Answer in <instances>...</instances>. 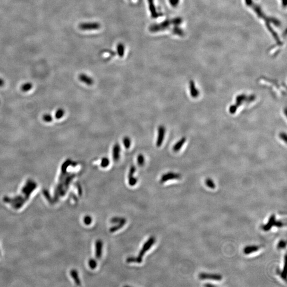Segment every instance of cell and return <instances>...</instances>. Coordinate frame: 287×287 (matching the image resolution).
<instances>
[{"mask_svg":"<svg viewBox=\"0 0 287 287\" xmlns=\"http://www.w3.org/2000/svg\"><path fill=\"white\" fill-rule=\"evenodd\" d=\"M155 242V238L153 237L149 238L146 242L144 244L142 249L140 250L138 256L136 257H129L127 259L128 263H140L142 262L143 258L144 255L145 254L146 252H148L149 248L153 246V245Z\"/></svg>","mask_w":287,"mask_h":287,"instance_id":"cell-1","label":"cell"},{"mask_svg":"<svg viewBox=\"0 0 287 287\" xmlns=\"http://www.w3.org/2000/svg\"><path fill=\"white\" fill-rule=\"evenodd\" d=\"M172 24H174L172 20H166L159 24H152L149 27V30L150 32H152V33L166 30V29L169 28L170 26V25Z\"/></svg>","mask_w":287,"mask_h":287,"instance_id":"cell-2","label":"cell"},{"mask_svg":"<svg viewBox=\"0 0 287 287\" xmlns=\"http://www.w3.org/2000/svg\"><path fill=\"white\" fill-rule=\"evenodd\" d=\"M166 129L165 127L162 125L160 126L157 130V142H156L157 147L160 148L161 146L162 145L165 135H166Z\"/></svg>","mask_w":287,"mask_h":287,"instance_id":"cell-3","label":"cell"},{"mask_svg":"<svg viewBox=\"0 0 287 287\" xmlns=\"http://www.w3.org/2000/svg\"><path fill=\"white\" fill-rule=\"evenodd\" d=\"M79 28L82 30H97L100 28L101 25L98 23H82L79 24Z\"/></svg>","mask_w":287,"mask_h":287,"instance_id":"cell-4","label":"cell"},{"mask_svg":"<svg viewBox=\"0 0 287 287\" xmlns=\"http://www.w3.org/2000/svg\"><path fill=\"white\" fill-rule=\"evenodd\" d=\"M199 278L201 280H212L215 281H220L222 280V276L220 274L201 273L199 275Z\"/></svg>","mask_w":287,"mask_h":287,"instance_id":"cell-5","label":"cell"},{"mask_svg":"<svg viewBox=\"0 0 287 287\" xmlns=\"http://www.w3.org/2000/svg\"><path fill=\"white\" fill-rule=\"evenodd\" d=\"M181 178V176L179 174H175L174 172H169L167 174H164L162 176L161 178V183H166L168 180H174V179H179Z\"/></svg>","mask_w":287,"mask_h":287,"instance_id":"cell-6","label":"cell"},{"mask_svg":"<svg viewBox=\"0 0 287 287\" xmlns=\"http://www.w3.org/2000/svg\"><path fill=\"white\" fill-rule=\"evenodd\" d=\"M149 6V9L151 14V16L153 18H157V17L160 16V13L157 11L156 7H155L154 0H148Z\"/></svg>","mask_w":287,"mask_h":287,"instance_id":"cell-7","label":"cell"},{"mask_svg":"<svg viewBox=\"0 0 287 287\" xmlns=\"http://www.w3.org/2000/svg\"><path fill=\"white\" fill-rule=\"evenodd\" d=\"M120 151H121V148H120L119 144L118 143L115 144L112 149V157L113 159V160L116 162H117L119 160L120 157Z\"/></svg>","mask_w":287,"mask_h":287,"instance_id":"cell-8","label":"cell"},{"mask_svg":"<svg viewBox=\"0 0 287 287\" xmlns=\"http://www.w3.org/2000/svg\"><path fill=\"white\" fill-rule=\"evenodd\" d=\"M103 242L101 240H97L95 242V256L100 259L102 255Z\"/></svg>","mask_w":287,"mask_h":287,"instance_id":"cell-9","label":"cell"},{"mask_svg":"<svg viewBox=\"0 0 287 287\" xmlns=\"http://www.w3.org/2000/svg\"><path fill=\"white\" fill-rule=\"evenodd\" d=\"M79 79L80 82H84V84L88 86L92 85L94 84L93 79L84 73H82L79 76Z\"/></svg>","mask_w":287,"mask_h":287,"instance_id":"cell-10","label":"cell"},{"mask_svg":"<svg viewBox=\"0 0 287 287\" xmlns=\"http://www.w3.org/2000/svg\"><path fill=\"white\" fill-rule=\"evenodd\" d=\"M276 221V215L274 214L272 215L269 219L267 223L263 226V229L265 231H269L272 227L274 226Z\"/></svg>","mask_w":287,"mask_h":287,"instance_id":"cell-11","label":"cell"},{"mask_svg":"<svg viewBox=\"0 0 287 287\" xmlns=\"http://www.w3.org/2000/svg\"><path fill=\"white\" fill-rule=\"evenodd\" d=\"M190 94H191L192 97L195 99V98L198 96L199 91H198V90H197V88H196V86L195 85V82L192 80L190 81Z\"/></svg>","mask_w":287,"mask_h":287,"instance_id":"cell-12","label":"cell"},{"mask_svg":"<svg viewBox=\"0 0 287 287\" xmlns=\"http://www.w3.org/2000/svg\"><path fill=\"white\" fill-rule=\"evenodd\" d=\"M186 142V137H183L181 139L179 140L178 142H177L174 144V145L173 147V151L175 152H177L179 151L180 149H181L184 144Z\"/></svg>","mask_w":287,"mask_h":287,"instance_id":"cell-13","label":"cell"},{"mask_svg":"<svg viewBox=\"0 0 287 287\" xmlns=\"http://www.w3.org/2000/svg\"><path fill=\"white\" fill-rule=\"evenodd\" d=\"M259 249V247L257 246H248L246 247L244 249V253L246 255L256 252Z\"/></svg>","mask_w":287,"mask_h":287,"instance_id":"cell-14","label":"cell"},{"mask_svg":"<svg viewBox=\"0 0 287 287\" xmlns=\"http://www.w3.org/2000/svg\"><path fill=\"white\" fill-rule=\"evenodd\" d=\"M236 103L235 104L236 105L238 108L239 106L241 105L242 104V103L245 102V101H247V97L246 96V95H244V94H241V95H239L238 96H237L236 99Z\"/></svg>","mask_w":287,"mask_h":287,"instance_id":"cell-15","label":"cell"},{"mask_svg":"<svg viewBox=\"0 0 287 287\" xmlns=\"http://www.w3.org/2000/svg\"><path fill=\"white\" fill-rule=\"evenodd\" d=\"M117 54L120 57H123L125 54V46L122 43H119L117 46Z\"/></svg>","mask_w":287,"mask_h":287,"instance_id":"cell-16","label":"cell"},{"mask_svg":"<svg viewBox=\"0 0 287 287\" xmlns=\"http://www.w3.org/2000/svg\"><path fill=\"white\" fill-rule=\"evenodd\" d=\"M123 144L125 148H126V149L129 148H130L131 144L130 138H129V137H127V136L123 138Z\"/></svg>","mask_w":287,"mask_h":287,"instance_id":"cell-17","label":"cell"},{"mask_svg":"<svg viewBox=\"0 0 287 287\" xmlns=\"http://www.w3.org/2000/svg\"><path fill=\"white\" fill-rule=\"evenodd\" d=\"M109 164H110V160H109V159H108V157H103L102 160H101V167H102V168H106V167H108V166H109Z\"/></svg>","mask_w":287,"mask_h":287,"instance_id":"cell-18","label":"cell"},{"mask_svg":"<svg viewBox=\"0 0 287 287\" xmlns=\"http://www.w3.org/2000/svg\"><path fill=\"white\" fill-rule=\"evenodd\" d=\"M137 162L139 166H143L145 163V157L143 155L140 154L137 158Z\"/></svg>","mask_w":287,"mask_h":287,"instance_id":"cell-19","label":"cell"},{"mask_svg":"<svg viewBox=\"0 0 287 287\" xmlns=\"http://www.w3.org/2000/svg\"><path fill=\"white\" fill-rule=\"evenodd\" d=\"M205 184L210 188L214 189L215 188V185L212 179H210V178H208L205 180Z\"/></svg>","mask_w":287,"mask_h":287,"instance_id":"cell-20","label":"cell"},{"mask_svg":"<svg viewBox=\"0 0 287 287\" xmlns=\"http://www.w3.org/2000/svg\"><path fill=\"white\" fill-rule=\"evenodd\" d=\"M32 87H33L32 84L31 83H29V82H28L26 84H24L23 86H21V90L24 91H27L31 90Z\"/></svg>","mask_w":287,"mask_h":287,"instance_id":"cell-21","label":"cell"},{"mask_svg":"<svg viewBox=\"0 0 287 287\" xmlns=\"http://www.w3.org/2000/svg\"><path fill=\"white\" fill-rule=\"evenodd\" d=\"M64 114V111L63 109H59V110H57L56 113H55V117L56 119H61L62 117H63Z\"/></svg>","mask_w":287,"mask_h":287,"instance_id":"cell-22","label":"cell"},{"mask_svg":"<svg viewBox=\"0 0 287 287\" xmlns=\"http://www.w3.org/2000/svg\"><path fill=\"white\" fill-rule=\"evenodd\" d=\"M88 265L90 266V268L91 269H95L97 267V262L95 259L91 258L88 261Z\"/></svg>","mask_w":287,"mask_h":287,"instance_id":"cell-23","label":"cell"},{"mask_svg":"<svg viewBox=\"0 0 287 287\" xmlns=\"http://www.w3.org/2000/svg\"><path fill=\"white\" fill-rule=\"evenodd\" d=\"M137 182V179L136 178L134 177V176L128 178L129 184L131 186H133L136 185V183Z\"/></svg>","mask_w":287,"mask_h":287,"instance_id":"cell-24","label":"cell"},{"mask_svg":"<svg viewBox=\"0 0 287 287\" xmlns=\"http://www.w3.org/2000/svg\"><path fill=\"white\" fill-rule=\"evenodd\" d=\"M136 169L135 166H131L130 168V170H129V172L128 178L133 177L134 175L135 172H136Z\"/></svg>","mask_w":287,"mask_h":287,"instance_id":"cell-25","label":"cell"},{"mask_svg":"<svg viewBox=\"0 0 287 287\" xmlns=\"http://www.w3.org/2000/svg\"><path fill=\"white\" fill-rule=\"evenodd\" d=\"M43 119L44 120L45 122H51V121H52L53 119L52 116H51L50 114H45V115L43 116Z\"/></svg>","mask_w":287,"mask_h":287,"instance_id":"cell-26","label":"cell"},{"mask_svg":"<svg viewBox=\"0 0 287 287\" xmlns=\"http://www.w3.org/2000/svg\"><path fill=\"white\" fill-rule=\"evenodd\" d=\"M237 108H238V106L236 104L231 105L229 108L230 113L231 114L235 113V112L237 111Z\"/></svg>","mask_w":287,"mask_h":287,"instance_id":"cell-27","label":"cell"},{"mask_svg":"<svg viewBox=\"0 0 287 287\" xmlns=\"http://www.w3.org/2000/svg\"><path fill=\"white\" fill-rule=\"evenodd\" d=\"M84 222L86 224V225H90L92 222V219L90 216H86L84 218Z\"/></svg>","mask_w":287,"mask_h":287,"instance_id":"cell-28","label":"cell"},{"mask_svg":"<svg viewBox=\"0 0 287 287\" xmlns=\"http://www.w3.org/2000/svg\"><path fill=\"white\" fill-rule=\"evenodd\" d=\"M285 246H286V242L285 241H281L278 244V248L279 249H282V248H285Z\"/></svg>","mask_w":287,"mask_h":287,"instance_id":"cell-29","label":"cell"},{"mask_svg":"<svg viewBox=\"0 0 287 287\" xmlns=\"http://www.w3.org/2000/svg\"><path fill=\"white\" fill-rule=\"evenodd\" d=\"M179 0H169L170 3L172 7H175L179 3Z\"/></svg>","mask_w":287,"mask_h":287,"instance_id":"cell-30","label":"cell"},{"mask_svg":"<svg viewBox=\"0 0 287 287\" xmlns=\"http://www.w3.org/2000/svg\"><path fill=\"white\" fill-rule=\"evenodd\" d=\"M280 138H281L283 140L284 142L286 143V142H287V135L285 133L281 132L280 135Z\"/></svg>","mask_w":287,"mask_h":287,"instance_id":"cell-31","label":"cell"},{"mask_svg":"<svg viewBox=\"0 0 287 287\" xmlns=\"http://www.w3.org/2000/svg\"><path fill=\"white\" fill-rule=\"evenodd\" d=\"M283 226V222H282V221H276L274 225V226H276V227H282Z\"/></svg>","mask_w":287,"mask_h":287,"instance_id":"cell-32","label":"cell"},{"mask_svg":"<svg viewBox=\"0 0 287 287\" xmlns=\"http://www.w3.org/2000/svg\"><path fill=\"white\" fill-rule=\"evenodd\" d=\"M4 85V81L2 79L0 78V87H2Z\"/></svg>","mask_w":287,"mask_h":287,"instance_id":"cell-33","label":"cell"},{"mask_svg":"<svg viewBox=\"0 0 287 287\" xmlns=\"http://www.w3.org/2000/svg\"><path fill=\"white\" fill-rule=\"evenodd\" d=\"M205 286H210V287H212V286H214V285H206Z\"/></svg>","mask_w":287,"mask_h":287,"instance_id":"cell-34","label":"cell"}]
</instances>
